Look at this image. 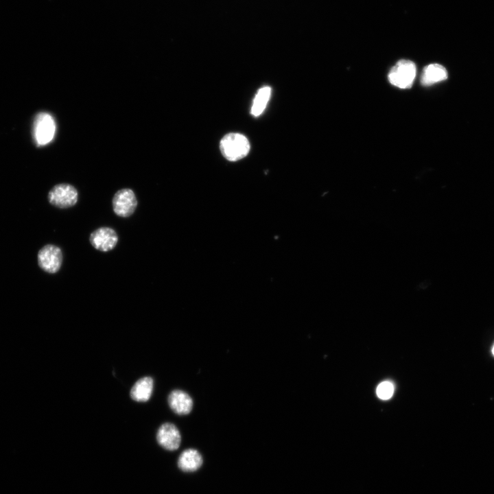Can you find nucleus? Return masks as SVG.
Wrapping results in <instances>:
<instances>
[{
  "label": "nucleus",
  "mask_w": 494,
  "mask_h": 494,
  "mask_svg": "<svg viewBox=\"0 0 494 494\" xmlns=\"http://www.w3.org/2000/svg\"><path fill=\"white\" fill-rule=\"evenodd\" d=\"M220 150L227 160L236 161L247 156L250 150V143L242 134L229 133L222 139Z\"/></svg>",
  "instance_id": "1"
},
{
  "label": "nucleus",
  "mask_w": 494,
  "mask_h": 494,
  "mask_svg": "<svg viewBox=\"0 0 494 494\" xmlns=\"http://www.w3.org/2000/svg\"><path fill=\"white\" fill-rule=\"evenodd\" d=\"M415 64L409 60H401L392 67L388 78L390 83L400 89H409L416 77Z\"/></svg>",
  "instance_id": "2"
},
{
  "label": "nucleus",
  "mask_w": 494,
  "mask_h": 494,
  "mask_svg": "<svg viewBox=\"0 0 494 494\" xmlns=\"http://www.w3.org/2000/svg\"><path fill=\"white\" fill-rule=\"evenodd\" d=\"M78 199L77 189L67 183L55 185L48 193L49 203L60 209H67L74 206Z\"/></svg>",
  "instance_id": "3"
},
{
  "label": "nucleus",
  "mask_w": 494,
  "mask_h": 494,
  "mask_svg": "<svg viewBox=\"0 0 494 494\" xmlns=\"http://www.w3.org/2000/svg\"><path fill=\"white\" fill-rule=\"evenodd\" d=\"M56 125L54 118L47 113H39L34 119L33 134L36 143L45 145L54 138Z\"/></svg>",
  "instance_id": "4"
},
{
  "label": "nucleus",
  "mask_w": 494,
  "mask_h": 494,
  "mask_svg": "<svg viewBox=\"0 0 494 494\" xmlns=\"http://www.w3.org/2000/svg\"><path fill=\"white\" fill-rule=\"evenodd\" d=\"M114 213L122 217L132 215L137 206V200L134 191L128 188L117 191L113 198Z\"/></svg>",
  "instance_id": "5"
},
{
  "label": "nucleus",
  "mask_w": 494,
  "mask_h": 494,
  "mask_svg": "<svg viewBox=\"0 0 494 494\" xmlns=\"http://www.w3.org/2000/svg\"><path fill=\"white\" fill-rule=\"evenodd\" d=\"M62 262V251L59 247L55 245H46L38 253V266L48 273L57 272L60 269Z\"/></svg>",
  "instance_id": "6"
},
{
  "label": "nucleus",
  "mask_w": 494,
  "mask_h": 494,
  "mask_svg": "<svg viewBox=\"0 0 494 494\" xmlns=\"http://www.w3.org/2000/svg\"><path fill=\"white\" fill-rule=\"evenodd\" d=\"M89 241L95 249L102 252H107L116 246L118 236L114 229L103 226L91 233Z\"/></svg>",
  "instance_id": "7"
},
{
  "label": "nucleus",
  "mask_w": 494,
  "mask_h": 494,
  "mask_svg": "<svg viewBox=\"0 0 494 494\" xmlns=\"http://www.w3.org/2000/svg\"><path fill=\"white\" fill-rule=\"evenodd\" d=\"M156 440L163 448L174 451L180 447L181 435L179 430L174 424L165 423L158 429Z\"/></svg>",
  "instance_id": "8"
},
{
  "label": "nucleus",
  "mask_w": 494,
  "mask_h": 494,
  "mask_svg": "<svg viewBox=\"0 0 494 494\" xmlns=\"http://www.w3.org/2000/svg\"><path fill=\"white\" fill-rule=\"evenodd\" d=\"M168 403L172 410L178 415H187L193 408L191 397L182 390H174L168 396Z\"/></svg>",
  "instance_id": "9"
},
{
  "label": "nucleus",
  "mask_w": 494,
  "mask_h": 494,
  "mask_svg": "<svg viewBox=\"0 0 494 494\" xmlns=\"http://www.w3.org/2000/svg\"><path fill=\"white\" fill-rule=\"evenodd\" d=\"M203 459L200 452L195 449L184 450L178 459V466L185 472H193L202 466Z\"/></svg>",
  "instance_id": "10"
},
{
  "label": "nucleus",
  "mask_w": 494,
  "mask_h": 494,
  "mask_svg": "<svg viewBox=\"0 0 494 494\" xmlns=\"http://www.w3.org/2000/svg\"><path fill=\"white\" fill-rule=\"evenodd\" d=\"M154 389V380L151 377H143L138 379L130 390V397L136 401H147L151 397Z\"/></svg>",
  "instance_id": "11"
},
{
  "label": "nucleus",
  "mask_w": 494,
  "mask_h": 494,
  "mask_svg": "<svg viewBox=\"0 0 494 494\" xmlns=\"http://www.w3.org/2000/svg\"><path fill=\"white\" fill-rule=\"evenodd\" d=\"M447 77V71L443 65L436 63L430 64L423 69L421 76V83L425 86H431L445 80Z\"/></svg>",
  "instance_id": "12"
},
{
  "label": "nucleus",
  "mask_w": 494,
  "mask_h": 494,
  "mask_svg": "<svg viewBox=\"0 0 494 494\" xmlns=\"http://www.w3.org/2000/svg\"><path fill=\"white\" fill-rule=\"evenodd\" d=\"M271 95V88L266 86L257 91L250 110V113L254 117H259L265 110Z\"/></svg>",
  "instance_id": "13"
},
{
  "label": "nucleus",
  "mask_w": 494,
  "mask_h": 494,
  "mask_svg": "<svg viewBox=\"0 0 494 494\" xmlns=\"http://www.w3.org/2000/svg\"><path fill=\"white\" fill-rule=\"evenodd\" d=\"M394 392V386L392 383L388 381L381 383L377 388V394L381 399H390Z\"/></svg>",
  "instance_id": "14"
},
{
  "label": "nucleus",
  "mask_w": 494,
  "mask_h": 494,
  "mask_svg": "<svg viewBox=\"0 0 494 494\" xmlns=\"http://www.w3.org/2000/svg\"><path fill=\"white\" fill-rule=\"evenodd\" d=\"M492 353H493V355H494V345H493V349H492Z\"/></svg>",
  "instance_id": "15"
}]
</instances>
